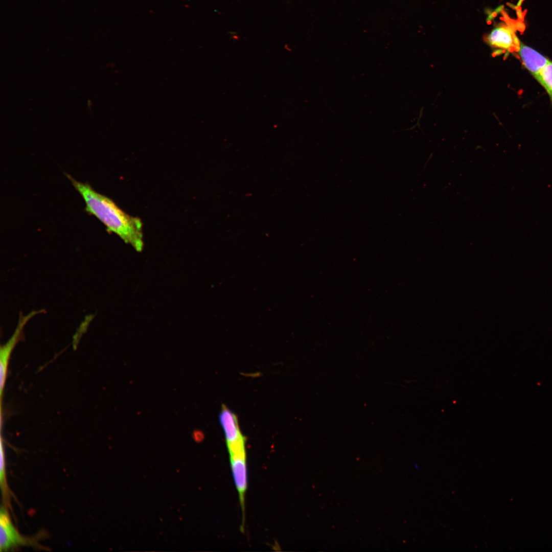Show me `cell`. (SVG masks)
Listing matches in <instances>:
<instances>
[{"label":"cell","instance_id":"cell-7","mask_svg":"<svg viewBox=\"0 0 552 552\" xmlns=\"http://www.w3.org/2000/svg\"><path fill=\"white\" fill-rule=\"evenodd\" d=\"M519 55L524 65L533 75L535 78L542 68L550 62L540 53L528 46L521 44Z\"/></svg>","mask_w":552,"mask_h":552},{"label":"cell","instance_id":"cell-3","mask_svg":"<svg viewBox=\"0 0 552 552\" xmlns=\"http://www.w3.org/2000/svg\"><path fill=\"white\" fill-rule=\"evenodd\" d=\"M219 421L224 431L228 450L245 445L246 439L240 429L236 415L224 405L221 406Z\"/></svg>","mask_w":552,"mask_h":552},{"label":"cell","instance_id":"cell-1","mask_svg":"<svg viewBox=\"0 0 552 552\" xmlns=\"http://www.w3.org/2000/svg\"><path fill=\"white\" fill-rule=\"evenodd\" d=\"M67 177L85 203V211L95 216L109 233H113L136 249L143 246V226L141 220L121 209L108 197L96 191L88 183L78 181L71 175Z\"/></svg>","mask_w":552,"mask_h":552},{"label":"cell","instance_id":"cell-6","mask_svg":"<svg viewBox=\"0 0 552 552\" xmlns=\"http://www.w3.org/2000/svg\"><path fill=\"white\" fill-rule=\"evenodd\" d=\"M487 41L495 48L509 52H518L521 45L511 29L503 26L493 29L488 36Z\"/></svg>","mask_w":552,"mask_h":552},{"label":"cell","instance_id":"cell-4","mask_svg":"<svg viewBox=\"0 0 552 552\" xmlns=\"http://www.w3.org/2000/svg\"><path fill=\"white\" fill-rule=\"evenodd\" d=\"M229 455L233 478L238 493L244 520L245 495L247 487L246 449L229 453Z\"/></svg>","mask_w":552,"mask_h":552},{"label":"cell","instance_id":"cell-2","mask_svg":"<svg viewBox=\"0 0 552 552\" xmlns=\"http://www.w3.org/2000/svg\"><path fill=\"white\" fill-rule=\"evenodd\" d=\"M42 311H33L26 315L20 314L16 328L10 338L0 350V394L1 398L5 387L7 377L9 360L14 347L20 340L23 333V330L28 321L35 315L41 313Z\"/></svg>","mask_w":552,"mask_h":552},{"label":"cell","instance_id":"cell-8","mask_svg":"<svg viewBox=\"0 0 552 552\" xmlns=\"http://www.w3.org/2000/svg\"><path fill=\"white\" fill-rule=\"evenodd\" d=\"M535 78L543 86L552 101V62L548 63Z\"/></svg>","mask_w":552,"mask_h":552},{"label":"cell","instance_id":"cell-9","mask_svg":"<svg viewBox=\"0 0 552 552\" xmlns=\"http://www.w3.org/2000/svg\"><path fill=\"white\" fill-rule=\"evenodd\" d=\"M6 465L5 453L2 440H1V464H0V482L4 498L8 496V486L6 481Z\"/></svg>","mask_w":552,"mask_h":552},{"label":"cell","instance_id":"cell-5","mask_svg":"<svg viewBox=\"0 0 552 552\" xmlns=\"http://www.w3.org/2000/svg\"><path fill=\"white\" fill-rule=\"evenodd\" d=\"M29 540L22 536L11 522L6 508L2 507L0 510V550L7 551L9 549L29 543Z\"/></svg>","mask_w":552,"mask_h":552}]
</instances>
